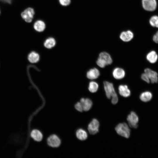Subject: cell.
Here are the masks:
<instances>
[{"label": "cell", "instance_id": "obj_8", "mask_svg": "<svg viewBox=\"0 0 158 158\" xmlns=\"http://www.w3.org/2000/svg\"><path fill=\"white\" fill-rule=\"evenodd\" d=\"M47 143L49 146L53 147H57L61 144V140L56 135H52L49 136L47 139Z\"/></svg>", "mask_w": 158, "mask_h": 158}, {"label": "cell", "instance_id": "obj_14", "mask_svg": "<svg viewBox=\"0 0 158 158\" xmlns=\"http://www.w3.org/2000/svg\"><path fill=\"white\" fill-rule=\"evenodd\" d=\"M133 37V33L129 30L122 32L120 35V39L123 41L128 42L130 41Z\"/></svg>", "mask_w": 158, "mask_h": 158}, {"label": "cell", "instance_id": "obj_12", "mask_svg": "<svg viewBox=\"0 0 158 158\" xmlns=\"http://www.w3.org/2000/svg\"><path fill=\"white\" fill-rule=\"evenodd\" d=\"M99 71L96 68L90 69L87 73V77L88 79L93 80L97 78L100 75Z\"/></svg>", "mask_w": 158, "mask_h": 158}, {"label": "cell", "instance_id": "obj_25", "mask_svg": "<svg viewBox=\"0 0 158 158\" xmlns=\"http://www.w3.org/2000/svg\"><path fill=\"white\" fill-rule=\"evenodd\" d=\"M75 108L78 111L82 112L83 111L82 105L80 102L77 103L75 105Z\"/></svg>", "mask_w": 158, "mask_h": 158}, {"label": "cell", "instance_id": "obj_16", "mask_svg": "<svg viewBox=\"0 0 158 158\" xmlns=\"http://www.w3.org/2000/svg\"><path fill=\"white\" fill-rule=\"evenodd\" d=\"M31 137L35 141L39 142L41 141L43 138V135L41 132L36 129L33 130L31 133Z\"/></svg>", "mask_w": 158, "mask_h": 158}, {"label": "cell", "instance_id": "obj_7", "mask_svg": "<svg viewBox=\"0 0 158 158\" xmlns=\"http://www.w3.org/2000/svg\"><path fill=\"white\" fill-rule=\"evenodd\" d=\"M142 4L144 8L149 11H154L157 7L155 0H142Z\"/></svg>", "mask_w": 158, "mask_h": 158}, {"label": "cell", "instance_id": "obj_27", "mask_svg": "<svg viewBox=\"0 0 158 158\" xmlns=\"http://www.w3.org/2000/svg\"><path fill=\"white\" fill-rule=\"evenodd\" d=\"M153 40L156 43H158V31L154 35L153 38Z\"/></svg>", "mask_w": 158, "mask_h": 158}, {"label": "cell", "instance_id": "obj_18", "mask_svg": "<svg viewBox=\"0 0 158 158\" xmlns=\"http://www.w3.org/2000/svg\"><path fill=\"white\" fill-rule=\"evenodd\" d=\"M28 59L30 62L32 63L37 62L40 59L39 54L35 51H32L28 56Z\"/></svg>", "mask_w": 158, "mask_h": 158}, {"label": "cell", "instance_id": "obj_4", "mask_svg": "<svg viewBox=\"0 0 158 158\" xmlns=\"http://www.w3.org/2000/svg\"><path fill=\"white\" fill-rule=\"evenodd\" d=\"M35 12L34 9L30 7L27 8L21 13L23 19L27 23H31L33 18Z\"/></svg>", "mask_w": 158, "mask_h": 158}, {"label": "cell", "instance_id": "obj_19", "mask_svg": "<svg viewBox=\"0 0 158 158\" xmlns=\"http://www.w3.org/2000/svg\"><path fill=\"white\" fill-rule=\"evenodd\" d=\"M77 138L81 140H84L87 139V134L86 131L82 129L78 130L76 133Z\"/></svg>", "mask_w": 158, "mask_h": 158}, {"label": "cell", "instance_id": "obj_21", "mask_svg": "<svg viewBox=\"0 0 158 158\" xmlns=\"http://www.w3.org/2000/svg\"><path fill=\"white\" fill-rule=\"evenodd\" d=\"M56 41L55 39L52 37L47 38L44 41V45L48 49H51L54 47L56 45Z\"/></svg>", "mask_w": 158, "mask_h": 158}, {"label": "cell", "instance_id": "obj_26", "mask_svg": "<svg viewBox=\"0 0 158 158\" xmlns=\"http://www.w3.org/2000/svg\"><path fill=\"white\" fill-rule=\"evenodd\" d=\"M141 78L142 80L147 83H150V79L145 73L142 74L141 75Z\"/></svg>", "mask_w": 158, "mask_h": 158}, {"label": "cell", "instance_id": "obj_15", "mask_svg": "<svg viewBox=\"0 0 158 158\" xmlns=\"http://www.w3.org/2000/svg\"><path fill=\"white\" fill-rule=\"evenodd\" d=\"M33 27L37 31L39 32H42L45 29V24L44 22L42 20H37L35 23Z\"/></svg>", "mask_w": 158, "mask_h": 158}, {"label": "cell", "instance_id": "obj_17", "mask_svg": "<svg viewBox=\"0 0 158 158\" xmlns=\"http://www.w3.org/2000/svg\"><path fill=\"white\" fill-rule=\"evenodd\" d=\"M146 59L147 61L151 63H154L157 61L158 55L156 52L152 51L149 52L146 56Z\"/></svg>", "mask_w": 158, "mask_h": 158}, {"label": "cell", "instance_id": "obj_1", "mask_svg": "<svg viewBox=\"0 0 158 158\" xmlns=\"http://www.w3.org/2000/svg\"><path fill=\"white\" fill-rule=\"evenodd\" d=\"M103 84L107 97L108 99H110L111 97L112 103L116 104L118 102V98L113 84L107 81H104Z\"/></svg>", "mask_w": 158, "mask_h": 158}, {"label": "cell", "instance_id": "obj_9", "mask_svg": "<svg viewBox=\"0 0 158 158\" xmlns=\"http://www.w3.org/2000/svg\"><path fill=\"white\" fill-rule=\"evenodd\" d=\"M144 72L152 83L157 82L158 81V74L156 72L149 68L145 69L144 70Z\"/></svg>", "mask_w": 158, "mask_h": 158}, {"label": "cell", "instance_id": "obj_22", "mask_svg": "<svg viewBox=\"0 0 158 158\" xmlns=\"http://www.w3.org/2000/svg\"><path fill=\"white\" fill-rule=\"evenodd\" d=\"M99 85L96 82L94 81H91L89 84L88 90L92 93L96 92L98 90Z\"/></svg>", "mask_w": 158, "mask_h": 158}, {"label": "cell", "instance_id": "obj_5", "mask_svg": "<svg viewBox=\"0 0 158 158\" xmlns=\"http://www.w3.org/2000/svg\"><path fill=\"white\" fill-rule=\"evenodd\" d=\"M127 119L130 127L134 128L138 127L139 118L138 116L134 112H131L127 116Z\"/></svg>", "mask_w": 158, "mask_h": 158}, {"label": "cell", "instance_id": "obj_29", "mask_svg": "<svg viewBox=\"0 0 158 158\" xmlns=\"http://www.w3.org/2000/svg\"></svg>", "mask_w": 158, "mask_h": 158}, {"label": "cell", "instance_id": "obj_11", "mask_svg": "<svg viewBox=\"0 0 158 158\" xmlns=\"http://www.w3.org/2000/svg\"><path fill=\"white\" fill-rule=\"evenodd\" d=\"M80 102L82 105L83 110L85 111H89L92 105V100L89 98H82L80 99Z\"/></svg>", "mask_w": 158, "mask_h": 158}, {"label": "cell", "instance_id": "obj_10", "mask_svg": "<svg viewBox=\"0 0 158 158\" xmlns=\"http://www.w3.org/2000/svg\"><path fill=\"white\" fill-rule=\"evenodd\" d=\"M112 75L116 79L119 80L123 78L125 75L124 70L120 68H116L113 70Z\"/></svg>", "mask_w": 158, "mask_h": 158}, {"label": "cell", "instance_id": "obj_6", "mask_svg": "<svg viewBox=\"0 0 158 158\" xmlns=\"http://www.w3.org/2000/svg\"><path fill=\"white\" fill-rule=\"evenodd\" d=\"M99 126L98 121L96 119H93L88 126V130L90 133L92 135L97 133L99 131Z\"/></svg>", "mask_w": 158, "mask_h": 158}, {"label": "cell", "instance_id": "obj_20", "mask_svg": "<svg viewBox=\"0 0 158 158\" xmlns=\"http://www.w3.org/2000/svg\"><path fill=\"white\" fill-rule=\"evenodd\" d=\"M140 98L142 101L146 102L150 101L152 98V94L149 91H145L142 92L140 95Z\"/></svg>", "mask_w": 158, "mask_h": 158}, {"label": "cell", "instance_id": "obj_3", "mask_svg": "<svg viewBox=\"0 0 158 158\" xmlns=\"http://www.w3.org/2000/svg\"><path fill=\"white\" fill-rule=\"evenodd\" d=\"M115 129L119 135L126 138H129L130 135V130L126 123H119L116 126Z\"/></svg>", "mask_w": 158, "mask_h": 158}, {"label": "cell", "instance_id": "obj_24", "mask_svg": "<svg viewBox=\"0 0 158 158\" xmlns=\"http://www.w3.org/2000/svg\"><path fill=\"white\" fill-rule=\"evenodd\" d=\"M59 1L61 5L64 6H68L71 3V0H59Z\"/></svg>", "mask_w": 158, "mask_h": 158}, {"label": "cell", "instance_id": "obj_28", "mask_svg": "<svg viewBox=\"0 0 158 158\" xmlns=\"http://www.w3.org/2000/svg\"><path fill=\"white\" fill-rule=\"evenodd\" d=\"M0 1L10 4L11 3L12 0H0Z\"/></svg>", "mask_w": 158, "mask_h": 158}, {"label": "cell", "instance_id": "obj_23", "mask_svg": "<svg viewBox=\"0 0 158 158\" xmlns=\"http://www.w3.org/2000/svg\"><path fill=\"white\" fill-rule=\"evenodd\" d=\"M150 23L152 26L158 28V16H152L150 20Z\"/></svg>", "mask_w": 158, "mask_h": 158}, {"label": "cell", "instance_id": "obj_2", "mask_svg": "<svg viewBox=\"0 0 158 158\" xmlns=\"http://www.w3.org/2000/svg\"><path fill=\"white\" fill-rule=\"evenodd\" d=\"M112 62V59L110 55L106 52L100 53L96 61V63L99 67L103 68L106 66L110 65Z\"/></svg>", "mask_w": 158, "mask_h": 158}, {"label": "cell", "instance_id": "obj_13", "mask_svg": "<svg viewBox=\"0 0 158 158\" xmlns=\"http://www.w3.org/2000/svg\"><path fill=\"white\" fill-rule=\"evenodd\" d=\"M119 94L121 96L126 97L130 95V91L126 85H120L118 87Z\"/></svg>", "mask_w": 158, "mask_h": 158}]
</instances>
